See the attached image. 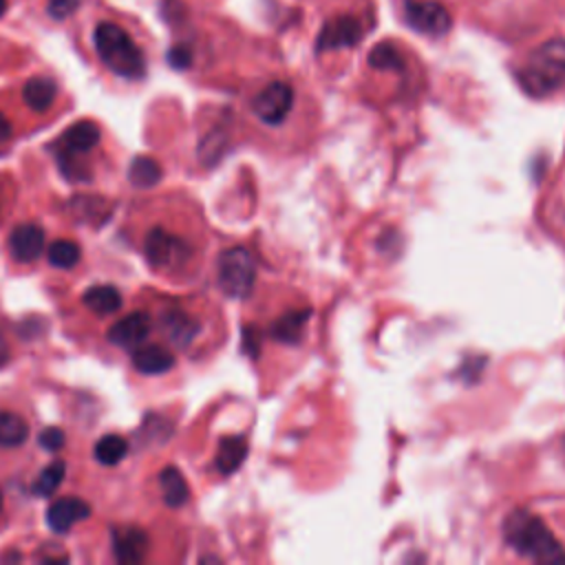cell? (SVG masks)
Returning <instances> with one entry per match:
<instances>
[{
    "mask_svg": "<svg viewBox=\"0 0 565 565\" xmlns=\"http://www.w3.org/2000/svg\"><path fill=\"white\" fill-rule=\"evenodd\" d=\"M294 106V90L289 84L285 82H271L267 84L252 102V110L254 115L269 124V126H278L287 119L289 110Z\"/></svg>",
    "mask_w": 565,
    "mask_h": 565,
    "instance_id": "cell-6",
    "label": "cell"
},
{
    "mask_svg": "<svg viewBox=\"0 0 565 565\" xmlns=\"http://www.w3.org/2000/svg\"><path fill=\"white\" fill-rule=\"evenodd\" d=\"M0 512H2V494H0Z\"/></svg>",
    "mask_w": 565,
    "mask_h": 565,
    "instance_id": "cell-34",
    "label": "cell"
},
{
    "mask_svg": "<svg viewBox=\"0 0 565 565\" xmlns=\"http://www.w3.org/2000/svg\"><path fill=\"white\" fill-rule=\"evenodd\" d=\"M11 137V124H9V119L0 113V141H4V139H9Z\"/></svg>",
    "mask_w": 565,
    "mask_h": 565,
    "instance_id": "cell-31",
    "label": "cell"
},
{
    "mask_svg": "<svg viewBox=\"0 0 565 565\" xmlns=\"http://www.w3.org/2000/svg\"><path fill=\"white\" fill-rule=\"evenodd\" d=\"M29 437L26 422L9 411H0V448L22 446Z\"/></svg>",
    "mask_w": 565,
    "mask_h": 565,
    "instance_id": "cell-21",
    "label": "cell"
},
{
    "mask_svg": "<svg viewBox=\"0 0 565 565\" xmlns=\"http://www.w3.org/2000/svg\"><path fill=\"white\" fill-rule=\"evenodd\" d=\"M563 450H565V439H563Z\"/></svg>",
    "mask_w": 565,
    "mask_h": 565,
    "instance_id": "cell-35",
    "label": "cell"
},
{
    "mask_svg": "<svg viewBox=\"0 0 565 565\" xmlns=\"http://www.w3.org/2000/svg\"><path fill=\"white\" fill-rule=\"evenodd\" d=\"M126 452H128V441L115 433L99 437L93 448V455L102 466H117L126 457Z\"/></svg>",
    "mask_w": 565,
    "mask_h": 565,
    "instance_id": "cell-22",
    "label": "cell"
},
{
    "mask_svg": "<svg viewBox=\"0 0 565 565\" xmlns=\"http://www.w3.org/2000/svg\"><path fill=\"white\" fill-rule=\"evenodd\" d=\"M505 543L523 558L534 563H565V547L547 530V525L527 510H512L503 521Z\"/></svg>",
    "mask_w": 565,
    "mask_h": 565,
    "instance_id": "cell-1",
    "label": "cell"
},
{
    "mask_svg": "<svg viewBox=\"0 0 565 565\" xmlns=\"http://www.w3.org/2000/svg\"><path fill=\"white\" fill-rule=\"evenodd\" d=\"M93 44L104 62V66L124 77V79H141L146 77V57L137 42L115 22H99L93 31Z\"/></svg>",
    "mask_w": 565,
    "mask_h": 565,
    "instance_id": "cell-2",
    "label": "cell"
},
{
    "mask_svg": "<svg viewBox=\"0 0 565 565\" xmlns=\"http://www.w3.org/2000/svg\"><path fill=\"white\" fill-rule=\"evenodd\" d=\"M55 95H57V84L51 77H31L22 88L24 104L35 113L49 110L51 104L55 102Z\"/></svg>",
    "mask_w": 565,
    "mask_h": 565,
    "instance_id": "cell-17",
    "label": "cell"
},
{
    "mask_svg": "<svg viewBox=\"0 0 565 565\" xmlns=\"http://www.w3.org/2000/svg\"><path fill=\"white\" fill-rule=\"evenodd\" d=\"M82 157H84V154H73V152L55 150L57 166H60L62 174H64L68 181H88V179H90V168L86 166V161H84Z\"/></svg>",
    "mask_w": 565,
    "mask_h": 565,
    "instance_id": "cell-27",
    "label": "cell"
},
{
    "mask_svg": "<svg viewBox=\"0 0 565 565\" xmlns=\"http://www.w3.org/2000/svg\"><path fill=\"white\" fill-rule=\"evenodd\" d=\"M245 457H247V441H245V437L227 435V437H223L218 441L214 463H216V470L227 477V475L236 472L243 466Z\"/></svg>",
    "mask_w": 565,
    "mask_h": 565,
    "instance_id": "cell-14",
    "label": "cell"
},
{
    "mask_svg": "<svg viewBox=\"0 0 565 565\" xmlns=\"http://www.w3.org/2000/svg\"><path fill=\"white\" fill-rule=\"evenodd\" d=\"M9 252L18 263H33L44 252V230L35 223L15 225L9 234Z\"/></svg>",
    "mask_w": 565,
    "mask_h": 565,
    "instance_id": "cell-10",
    "label": "cell"
},
{
    "mask_svg": "<svg viewBox=\"0 0 565 565\" xmlns=\"http://www.w3.org/2000/svg\"><path fill=\"white\" fill-rule=\"evenodd\" d=\"M311 316L309 309H298V311H287L282 313L274 324H271V338L278 342H298L305 329L307 318Z\"/></svg>",
    "mask_w": 565,
    "mask_h": 565,
    "instance_id": "cell-20",
    "label": "cell"
},
{
    "mask_svg": "<svg viewBox=\"0 0 565 565\" xmlns=\"http://www.w3.org/2000/svg\"><path fill=\"white\" fill-rule=\"evenodd\" d=\"M113 552L119 563H141L148 554V536L143 530L126 525L113 530Z\"/></svg>",
    "mask_w": 565,
    "mask_h": 565,
    "instance_id": "cell-12",
    "label": "cell"
},
{
    "mask_svg": "<svg viewBox=\"0 0 565 565\" xmlns=\"http://www.w3.org/2000/svg\"><path fill=\"white\" fill-rule=\"evenodd\" d=\"M369 64L377 71H402V53L391 42H380L369 51Z\"/></svg>",
    "mask_w": 565,
    "mask_h": 565,
    "instance_id": "cell-26",
    "label": "cell"
},
{
    "mask_svg": "<svg viewBox=\"0 0 565 565\" xmlns=\"http://www.w3.org/2000/svg\"><path fill=\"white\" fill-rule=\"evenodd\" d=\"M90 516V505L79 497H60L46 510V525L57 534H66L75 523Z\"/></svg>",
    "mask_w": 565,
    "mask_h": 565,
    "instance_id": "cell-9",
    "label": "cell"
},
{
    "mask_svg": "<svg viewBox=\"0 0 565 565\" xmlns=\"http://www.w3.org/2000/svg\"><path fill=\"white\" fill-rule=\"evenodd\" d=\"M148 333H150V316L143 311H132V313L124 316L121 320H117L108 329L106 338H108V342H113L117 347L130 349V347L141 344Z\"/></svg>",
    "mask_w": 565,
    "mask_h": 565,
    "instance_id": "cell-11",
    "label": "cell"
},
{
    "mask_svg": "<svg viewBox=\"0 0 565 565\" xmlns=\"http://www.w3.org/2000/svg\"><path fill=\"white\" fill-rule=\"evenodd\" d=\"M82 302L97 316H110L121 307V294L113 285H93L84 291Z\"/></svg>",
    "mask_w": 565,
    "mask_h": 565,
    "instance_id": "cell-18",
    "label": "cell"
},
{
    "mask_svg": "<svg viewBox=\"0 0 565 565\" xmlns=\"http://www.w3.org/2000/svg\"><path fill=\"white\" fill-rule=\"evenodd\" d=\"M66 477V463L62 459H53L33 481L31 492L38 497H53L57 492V488L62 486Z\"/></svg>",
    "mask_w": 565,
    "mask_h": 565,
    "instance_id": "cell-24",
    "label": "cell"
},
{
    "mask_svg": "<svg viewBox=\"0 0 565 565\" xmlns=\"http://www.w3.org/2000/svg\"><path fill=\"white\" fill-rule=\"evenodd\" d=\"M77 4H79V0H49L46 11L55 20H62V18H68L71 13H75Z\"/></svg>",
    "mask_w": 565,
    "mask_h": 565,
    "instance_id": "cell-29",
    "label": "cell"
},
{
    "mask_svg": "<svg viewBox=\"0 0 565 565\" xmlns=\"http://www.w3.org/2000/svg\"><path fill=\"white\" fill-rule=\"evenodd\" d=\"M132 366L143 375H159L174 366V355L157 344H148L132 351Z\"/></svg>",
    "mask_w": 565,
    "mask_h": 565,
    "instance_id": "cell-15",
    "label": "cell"
},
{
    "mask_svg": "<svg viewBox=\"0 0 565 565\" xmlns=\"http://www.w3.org/2000/svg\"><path fill=\"white\" fill-rule=\"evenodd\" d=\"M168 62H170V66H172V68L183 71V68H188V66H190V62H192V53H190V49H185V46L177 44V46H172V49L168 51Z\"/></svg>",
    "mask_w": 565,
    "mask_h": 565,
    "instance_id": "cell-30",
    "label": "cell"
},
{
    "mask_svg": "<svg viewBox=\"0 0 565 565\" xmlns=\"http://www.w3.org/2000/svg\"><path fill=\"white\" fill-rule=\"evenodd\" d=\"M364 31L360 20L353 15H335L322 24L316 38V51H338V49H351L362 40Z\"/></svg>",
    "mask_w": 565,
    "mask_h": 565,
    "instance_id": "cell-8",
    "label": "cell"
},
{
    "mask_svg": "<svg viewBox=\"0 0 565 565\" xmlns=\"http://www.w3.org/2000/svg\"><path fill=\"white\" fill-rule=\"evenodd\" d=\"M159 488H161V497L170 508H181L188 497H190V488L181 475L179 468L174 466H166L159 472Z\"/></svg>",
    "mask_w": 565,
    "mask_h": 565,
    "instance_id": "cell-19",
    "label": "cell"
},
{
    "mask_svg": "<svg viewBox=\"0 0 565 565\" xmlns=\"http://www.w3.org/2000/svg\"><path fill=\"white\" fill-rule=\"evenodd\" d=\"M406 22L411 29L439 38L450 31L452 18L448 9L441 2L435 0H422V2H408L406 4Z\"/></svg>",
    "mask_w": 565,
    "mask_h": 565,
    "instance_id": "cell-7",
    "label": "cell"
},
{
    "mask_svg": "<svg viewBox=\"0 0 565 565\" xmlns=\"http://www.w3.org/2000/svg\"><path fill=\"white\" fill-rule=\"evenodd\" d=\"M4 11H7V0H0V18L4 15Z\"/></svg>",
    "mask_w": 565,
    "mask_h": 565,
    "instance_id": "cell-33",
    "label": "cell"
},
{
    "mask_svg": "<svg viewBox=\"0 0 565 565\" xmlns=\"http://www.w3.org/2000/svg\"><path fill=\"white\" fill-rule=\"evenodd\" d=\"M79 245L68 241V238H57L49 245V252H46V258H49V265L57 267V269H71L79 263Z\"/></svg>",
    "mask_w": 565,
    "mask_h": 565,
    "instance_id": "cell-25",
    "label": "cell"
},
{
    "mask_svg": "<svg viewBox=\"0 0 565 565\" xmlns=\"http://www.w3.org/2000/svg\"><path fill=\"white\" fill-rule=\"evenodd\" d=\"M102 132L99 126L95 121L82 119L77 124H73L71 128H66L60 139L55 141V150H64V152H73V154H86L88 150H93L99 141Z\"/></svg>",
    "mask_w": 565,
    "mask_h": 565,
    "instance_id": "cell-13",
    "label": "cell"
},
{
    "mask_svg": "<svg viewBox=\"0 0 565 565\" xmlns=\"http://www.w3.org/2000/svg\"><path fill=\"white\" fill-rule=\"evenodd\" d=\"M521 88L532 97H547L565 84V38L539 44L519 71Z\"/></svg>",
    "mask_w": 565,
    "mask_h": 565,
    "instance_id": "cell-3",
    "label": "cell"
},
{
    "mask_svg": "<svg viewBox=\"0 0 565 565\" xmlns=\"http://www.w3.org/2000/svg\"><path fill=\"white\" fill-rule=\"evenodd\" d=\"M161 327H163L166 338H168L172 344H177V347H188V344L196 338V333H199V329H201L199 320H194L192 316H188V313H183V311H168V313L163 316Z\"/></svg>",
    "mask_w": 565,
    "mask_h": 565,
    "instance_id": "cell-16",
    "label": "cell"
},
{
    "mask_svg": "<svg viewBox=\"0 0 565 565\" xmlns=\"http://www.w3.org/2000/svg\"><path fill=\"white\" fill-rule=\"evenodd\" d=\"M128 179L135 188H152L161 179V166L152 157H135L128 166Z\"/></svg>",
    "mask_w": 565,
    "mask_h": 565,
    "instance_id": "cell-23",
    "label": "cell"
},
{
    "mask_svg": "<svg viewBox=\"0 0 565 565\" xmlns=\"http://www.w3.org/2000/svg\"><path fill=\"white\" fill-rule=\"evenodd\" d=\"M143 254H146V260L154 269L166 271V269H174V267L183 265L190 256V247L185 241L166 232L163 227H154L146 234Z\"/></svg>",
    "mask_w": 565,
    "mask_h": 565,
    "instance_id": "cell-5",
    "label": "cell"
},
{
    "mask_svg": "<svg viewBox=\"0 0 565 565\" xmlns=\"http://www.w3.org/2000/svg\"><path fill=\"white\" fill-rule=\"evenodd\" d=\"M38 441H40V446H42L44 450H49V452H57V450L64 446L66 435H64V430H62V428H57V426H49V428H44V430L40 433Z\"/></svg>",
    "mask_w": 565,
    "mask_h": 565,
    "instance_id": "cell-28",
    "label": "cell"
},
{
    "mask_svg": "<svg viewBox=\"0 0 565 565\" xmlns=\"http://www.w3.org/2000/svg\"><path fill=\"white\" fill-rule=\"evenodd\" d=\"M4 362H7V344H4V340L0 335V364H4Z\"/></svg>",
    "mask_w": 565,
    "mask_h": 565,
    "instance_id": "cell-32",
    "label": "cell"
},
{
    "mask_svg": "<svg viewBox=\"0 0 565 565\" xmlns=\"http://www.w3.org/2000/svg\"><path fill=\"white\" fill-rule=\"evenodd\" d=\"M256 282V260L245 247H230L218 256V285L230 298H247Z\"/></svg>",
    "mask_w": 565,
    "mask_h": 565,
    "instance_id": "cell-4",
    "label": "cell"
}]
</instances>
